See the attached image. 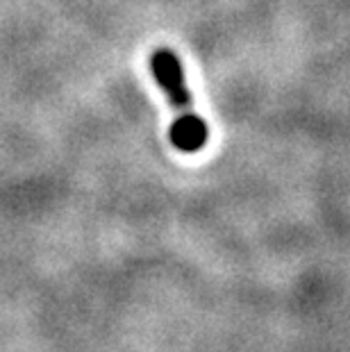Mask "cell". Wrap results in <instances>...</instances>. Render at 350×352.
Masks as SVG:
<instances>
[{"label":"cell","instance_id":"1","mask_svg":"<svg viewBox=\"0 0 350 352\" xmlns=\"http://www.w3.org/2000/svg\"><path fill=\"white\" fill-rule=\"evenodd\" d=\"M151 69L160 82L162 91L168 96L171 102H173V107L182 111L180 121H193V118H198L196 111H193L191 91L187 87V82H184L182 64H180V59L175 57V52L157 50L151 59Z\"/></svg>","mask_w":350,"mask_h":352}]
</instances>
